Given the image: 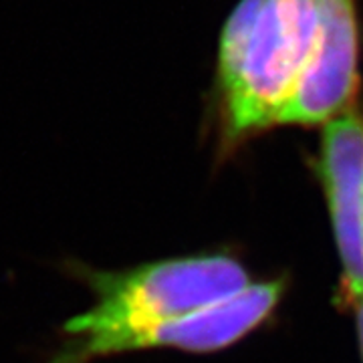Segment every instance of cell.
I'll return each mask as SVG.
<instances>
[{"mask_svg": "<svg viewBox=\"0 0 363 363\" xmlns=\"http://www.w3.org/2000/svg\"><path fill=\"white\" fill-rule=\"evenodd\" d=\"M359 87L355 0H240L218 39L224 140L272 125H317Z\"/></svg>", "mask_w": 363, "mask_h": 363, "instance_id": "obj_1", "label": "cell"}, {"mask_svg": "<svg viewBox=\"0 0 363 363\" xmlns=\"http://www.w3.org/2000/svg\"><path fill=\"white\" fill-rule=\"evenodd\" d=\"M93 305L63 325V341L45 363H95L142 351L162 325L238 295L250 281L230 257H182L125 271L77 267Z\"/></svg>", "mask_w": 363, "mask_h": 363, "instance_id": "obj_2", "label": "cell"}, {"mask_svg": "<svg viewBox=\"0 0 363 363\" xmlns=\"http://www.w3.org/2000/svg\"><path fill=\"white\" fill-rule=\"evenodd\" d=\"M319 169L345 285L357 301L363 298V117L359 113L345 109L327 121Z\"/></svg>", "mask_w": 363, "mask_h": 363, "instance_id": "obj_3", "label": "cell"}, {"mask_svg": "<svg viewBox=\"0 0 363 363\" xmlns=\"http://www.w3.org/2000/svg\"><path fill=\"white\" fill-rule=\"evenodd\" d=\"M357 327H359V341H362L363 351V298H357Z\"/></svg>", "mask_w": 363, "mask_h": 363, "instance_id": "obj_4", "label": "cell"}]
</instances>
